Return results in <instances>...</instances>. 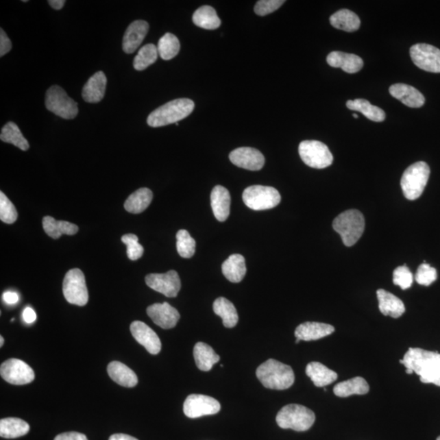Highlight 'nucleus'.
Wrapping results in <instances>:
<instances>
[{
	"label": "nucleus",
	"mask_w": 440,
	"mask_h": 440,
	"mask_svg": "<svg viewBox=\"0 0 440 440\" xmlns=\"http://www.w3.org/2000/svg\"><path fill=\"white\" fill-rule=\"evenodd\" d=\"M400 363L419 375L421 382L440 387V354L438 352L409 348Z\"/></svg>",
	"instance_id": "nucleus-1"
},
{
	"label": "nucleus",
	"mask_w": 440,
	"mask_h": 440,
	"mask_svg": "<svg viewBox=\"0 0 440 440\" xmlns=\"http://www.w3.org/2000/svg\"><path fill=\"white\" fill-rule=\"evenodd\" d=\"M256 375L262 386L279 391L292 387L295 378L291 366L273 359H269L258 367Z\"/></svg>",
	"instance_id": "nucleus-2"
},
{
	"label": "nucleus",
	"mask_w": 440,
	"mask_h": 440,
	"mask_svg": "<svg viewBox=\"0 0 440 440\" xmlns=\"http://www.w3.org/2000/svg\"><path fill=\"white\" fill-rule=\"evenodd\" d=\"M194 102L191 99H177L158 108L151 113L147 123L151 127H161L187 118L194 110Z\"/></svg>",
	"instance_id": "nucleus-3"
},
{
	"label": "nucleus",
	"mask_w": 440,
	"mask_h": 440,
	"mask_svg": "<svg viewBox=\"0 0 440 440\" xmlns=\"http://www.w3.org/2000/svg\"><path fill=\"white\" fill-rule=\"evenodd\" d=\"M334 230L342 237L343 243L350 247L363 235L365 221L360 210H348L341 213L333 222Z\"/></svg>",
	"instance_id": "nucleus-4"
},
{
	"label": "nucleus",
	"mask_w": 440,
	"mask_h": 440,
	"mask_svg": "<svg viewBox=\"0 0 440 440\" xmlns=\"http://www.w3.org/2000/svg\"><path fill=\"white\" fill-rule=\"evenodd\" d=\"M430 174V167L425 162L414 163L405 170L400 184L408 200L413 201L420 197L428 182Z\"/></svg>",
	"instance_id": "nucleus-5"
},
{
	"label": "nucleus",
	"mask_w": 440,
	"mask_h": 440,
	"mask_svg": "<svg viewBox=\"0 0 440 440\" xmlns=\"http://www.w3.org/2000/svg\"><path fill=\"white\" fill-rule=\"evenodd\" d=\"M315 420V413L300 404H288L280 409L277 416V422L280 428L295 431L309 430Z\"/></svg>",
	"instance_id": "nucleus-6"
},
{
	"label": "nucleus",
	"mask_w": 440,
	"mask_h": 440,
	"mask_svg": "<svg viewBox=\"0 0 440 440\" xmlns=\"http://www.w3.org/2000/svg\"><path fill=\"white\" fill-rule=\"evenodd\" d=\"M45 106L47 110L64 119H73L79 113L77 103L57 85L47 90Z\"/></svg>",
	"instance_id": "nucleus-7"
},
{
	"label": "nucleus",
	"mask_w": 440,
	"mask_h": 440,
	"mask_svg": "<svg viewBox=\"0 0 440 440\" xmlns=\"http://www.w3.org/2000/svg\"><path fill=\"white\" fill-rule=\"evenodd\" d=\"M243 198L245 206L254 210L274 208L282 200L277 189L262 185H253L245 188Z\"/></svg>",
	"instance_id": "nucleus-8"
},
{
	"label": "nucleus",
	"mask_w": 440,
	"mask_h": 440,
	"mask_svg": "<svg viewBox=\"0 0 440 440\" xmlns=\"http://www.w3.org/2000/svg\"><path fill=\"white\" fill-rule=\"evenodd\" d=\"M299 153L302 160L310 167L323 169L332 165L333 154L327 145L317 140H304L301 142Z\"/></svg>",
	"instance_id": "nucleus-9"
},
{
	"label": "nucleus",
	"mask_w": 440,
	"mask_h": 440,
	"mask_svg": "<svg viewBox=\"0 0 440 440\" xmlns=\"http://www.w3.org/2000/svg\"><path fill=\"white\" fill-rule=\"evenodd\" d=\"M63 293L68 303L83 307L89 296L83 271L73 269L68 271L63 282Z\"/></svg>",
	"instance_id": "nucleus-10"
},
{
	"label": "nucleus",
	"mask_w": 440,
	"mask_h": 440,
	"mask_svg": "<svg viewBox=\"0 0 440 440\" xmlns=\"http://www.w3.org/2000/svg\"><path fill=\"white\" fill-rule=\"evenodd\" d=\"M0 374L4 380L12 385H25L32 382L34 379L32 367L19 359L3 362L0 367Z\"/></svg>",
	"instance_id": "nucleus-11"
},
{
	"label": "nucleus",
	"mask_w": 440,
	"mask_h": 440,
	"mask_svg": "<svg viewBox=\"0 0 440 440\" xmlns=\"http://www.w3.org/2000/svg\"><path fill=\"white\" fill-rule=\"evenodd\" d=\"M220 404L212 397L193 394L188 395L184 404V413L189 418L214 415L220 411Z\"/></svg>",
	"instance_id": "nucleus-12"
},
{
	"label": "nucleus",
	"mask_w": 440,
	"mask_h": 440,
	"mask_svg": "<svg viewBox=\"0 0 440 440\" xmlns=\"http://www.w3.org/2000/svg\"><path fill=\"white\" fill-rule=\"evenodd\" d=\"M413 62L421 70L440 73V50L432 45L417 44L411 49Z\"/></svg>",
	"instance_id": "nucleus-13"
},
{
	"label": "nucleus",
	"mask_w": 440,
	"mask_h": 440,
	"mask_svg": "<svg viewBox=\"0 0 440 440\" xmlns=\"http://www.w3.org/2000/svg\"><path fill=\"white\" fill-rule=\"evenodd\" d=\"M147 286L168 297H175L181 289V282L177 271L171 270L167 273H152L146 276Z\"/></svg>",
	"instance_id": "nucleus-14"
},
{
	"label": "nucleus",
	"mask_w": 440,
	"mask_h": 440,
	"mask_svg": "<svg viewBox=\"0 0 440 440\" xmlns=\"http://www.w3.org/2000/svg\"><path fill=\"white\" fill-rule=\"evenodd\" d=\"M230 159L235 166L249 171H260L265 163V158L260 151L249 147L232 151Z\"/></svg>",
	"instance_id": "nucleus-15"
},
{
	"label": "nucleus",
	"mask_w": 440,
	"mask_h": 440,
	"mask_svg": "<svg viewBox=\"0 0 440 440\" xmlns=\"http://www.w3.org/2000/svg\"><path fill=\"white\" fill-rule=\"evenodd\" d=\"M130 330L134 339L142 345L147 352L152 355H157L161 352L160 339L145 323L139 321H134L132 323Z\"/></svg>",
	"instance_id": "nucleus-16"
},
{
	"label": "nucleus",
	"mask_w": 440,
	"mask_h": 440,
	"mask_svg": "<svg viewBox=\"0 0 440 440\" xmlns=\"http://www.w3.org/2000/svg\"><path fill=\"white\" fill-rule=\"evenodd\" d=\"M147 314L157 326L164 330L175 327L180 319V315L175 308L168 303L154 304L147 308Z\"/></svg>",
	"instance_id": "nucleus-17"
},
{
	"label": "nucleus",
	"mask_w": 440,
	"mask_h": 440,
	"mask_svg": "<svg viewBox=\"0 0 440 440\" xmlns=\"http://www.w3.org/2000/svg\"><path fill=\"white\" fill-rule=\"evenodd\" d=\"M149 23L145 21H136L129 25L125 32L123 41V49L125 53H135L138 47L144 41L149 32Z\"/></svg>",
	"instance_id": "nucleus-18"
},
{
	"label": "nucleus",
	"mask_w": 440,
	"mask_h": 440,
	"mask_svg": "<svg viewBox=\"0 0 440 440\" xmlns=\"http://www.w3.org/2000/svg\"><path fill=\"white\" fill-rule=\"evenodd\" d=\"M211 208L219 222L226 221L230 214L231 196L226 188L217 185L210 195Z\"/></svg>",
	"instance_id": "nucleus-19"
},
{
	"label": "nucleus",
	"mask_w": 440,
	"mask_h": 440,
	"mask_svg": "<svg viewBox=\"0 0 440 440\" xmlns=\"http://www.w3.org/2000/svg\"><path fill=\"white\" fill-rule=\"evenodd\" d=\"M389 93L397 99L411 108H420L424 106L425 97L415 88L404 84H396L391 86Z\"/></svg>",
	"instance_id": "nucleus-20"
},
{
	"label": "nucleus",
	"mask_w": 440,
	"mask_h": 440,
	"mask_svg": "<svg viewBox=\"0 0 440 440\" xmlns=\"http://www.w3.org/2000/svg\"><path fill=\"white\" fill-rule=\"evenodd\" d=\"M327 63L331 67L341 68L348 73L359 72L364 66L363 60L359 56L337 51L328 55Z\"/></svg>",
	"instance_id": "nucleus-21"
},
{
	"label": "nucleus",
	"mask_w": 440,
	"mask_h": 440,
	"mask_svg": "<svg viewBox=\"0 0 440 440\" xmlns=\"http://www.w3.org/2000/svg\"><path fill=\"white\" fill-rule=\"evenodd\" d=\"M334 326L325 323L305 322L297 327L295 337L303 341L318 340L334 333Z\"/></svg>",
	"instance_id": "nucleus-22"
},
{
	"label": "nucleus",
	"mask_w": 440,
	"mask_h": 440,
	"mask_svg": "<svg viewBox=\"0 0 440 440\" xmlns=\"http://www.w3.org/2000/svg\"><path fill=\"white\" fill-rule=\"evenodd\" d=\"M107 79L105 73L99 71L90 77L84 85L83 93L84 100L88 103H98L105 97Z\"/></svg>",
	"instance_id": "nucleus-23"
},
{
	"label": "nucleus",
	"mask_w": 440,
	"mask_h": 440,
	"mask_svg": "<svg viewBox=\"0 0 440 440\" xmlns=\"http://www.w3.org/2000/svg\"><path fill=\"white\" fill-rule=\"evenodd\" d=\"M378 308L384 316L392 318H399L405 313V307L402 300H400L390 292L385 290L377 291Z\"/></svg>",
	"instance_id": "nucleus-24"
},
{
	"label": "nucleus",
	"mask_w": 440,
	"mask_h": 440,
	"mask_svg": "<svg viewBox=\"0 0 440 440\" xmlns=\"http://www.w3.org/2000/svg\"><path fill=\"white\" fill-rule=\"evenodd\" d=\"M224 277L232 283H239L247 274L245 258L239 254H232L222 265Z\"/></svg>",
	"instance_id": "nucleus-25"
},
{
	"label": "nucleus",
	"mask_w": 440,
	"mask_h": 440,
	"mask_svg": "<svg viewBox=\"0 0 440 440\" xmlns=\"http://www.w3.org/2000/svg\"><path fill=\"white\" fill-rule=\"evenodd\" d=\"M108 374L112 380L124 387H134L137 385L138 378L135 372L126 365L113 361L108 365Z\"/></svg>",
	"instance_id": "nucleus-26"
},
{
	"label": "nucleus",
	"mask_w": 440,
	"mask_h": 440,
	"mask_svg": "<svg viewBox=\"0 0 440 440\" xmlns=\"http://www.w3.org/2000/svg\"><path fill=\"white\" fill-rule=\"evenodd\" d=\"M306 374L317 387L330 385L338 379V374L334 371L328 369L319 362H310L306 368Z\"/></svg>",
	"instance_id": "nucleus-27"
},
{
	"label": "nucleus",
	"mask_w": 440,
	"mask_h": 440,
	"mask_svg": "<svg viewBox=\"0 0 440 440\" xmlns=\"http://www.w3.org/2000/svg\"><path fill=\"white\" fill-rule=\"evenodd\" d=\"M194 359L197 368L205 372H208L215 364L218 363L220 356L208 344L197 343L193 349Z\"/></svg>",
	"instance_id": "nucleus-28"
},
{
	"label": "nucleus",
	"mask_w": 440,
	"mask_h": 440,
	"mask_svg": "<svg viewBox=\"0 0 440 440\" xmlns=\"http://www.w3.org/2000/svg\"><path fill=\"white\" fill-rule=\"evenodd\" d=\"M153 192L149 188H141L131 194L125 201V210L129 213L140 214L143 212L153 200Z\"/></svg>",
	"instance_id": "nucleus-29"
},
{
	"label": "nucleus",
	"mask_w": 440,
	"mask_h": 440,
	"mask_svg": "<svg viewBox=\"0 0 440 440\" xmlns=\"http://www.w3.org/2000/svg\"><path fill=\"white\" fill-rule=\"evenodd\" d=\"M332 27L347 32H354L360 29V20L355 12L348 10L336 12L330 19Z\"/></svg>",
	"instance_id": "nucleus-30"
},
{
	"label": "nucleus",
	"mask_w": 440,
	"mask_h": 440,
	"mask_svg": "<svg viewBox=\"0 0 440 440\" xmlns=\"http://www.w3.org/2000/svg\"><path fill=\"white\" fill-rule=\"evenodd\" d=\"M29 431V425L20 418L8 417L0 421V437L2 438H19L27 435Z\"/></svg>",
	"instance_id": "nucleus-31"
},
{
	"label": "nucleus",
	"mask_w": 440,
	"mask_h": 440,
	"mask_svg": "<svg viewBox=\"0 0 440 440\" xmlns=\"http://www.w3.org/2000/svg\"><path fill=\"white\" fill-rule=\"evenodd\" d=\"M42 227L47 235L53 239H58L62 235H75L79 231L76 224L67 221H58L51 217L42 219Z\"/></svg>",
	"instance_id": "nucleus-32"
},
{
	"label": "nucleus",
	"mask_w": 440,
	"mask_h": 440,
	"mask_svg": "<svg viewBox=\"0 0 440 440\" xmlns=\"http://www.w3.org/2000/svg\"><path fill=\"white\" fill-rule=\"evenodd\" d=\"M369 391L368 382L361 377H356L349 379L347 381L339 382L334 387L335 395L342 397V398L352 395H365Z\"/></svg>",
	"instance_id": "nucleus-33"
},
{
	"label": "nucleus",
	"mask_w": 440,
	"mask_h": 440,
	"mask_svg": "<svg viewBox=\"0 0 440 440\" xmlns=\"http://www.w3.org/2000/svg\"><path fill=\"white\" fill-rule=\"evenodd\" d=\"M213 309L215 314L222 318L223 326L234 328L239 322V317L235 306L225 297H220L215 301Z\"/></svg>",
	"instance_id": "nucleus-34"
},
{
	"label": "nucleus",
	"mask_w": 440,
	"mask_h": 440,
	"mask_svg": "<svg viewBox=\"0 0 440 440\" xmlns=\"http://www.w3.org/2000/svg\"><path fill=\"white\" fill-rule=\"evenodd\" d=\"M347 107L349 110L360 112L365 117L374 122L381 123L386 119V114L380 108L373 106L365 99H356L348 101Z\"/></svg>",
	"instance_id": "nucleus-35"
},
{
	"label": "nucleus",
	"mask_w": 440,
	"mask_h": 440,
	"mask_svg": "<svg viewBox=\"0 0 440 440\" xmlns=\"http://www.w3.org/2000/svg\"><path fill=\"white\" fill-rule=\"evenodd\" d=\"M193 23L197 27L205 29H217L221 25V21L217 11L210 6H202L198 8L193 16Z\"/></svg>",
	"instance_id": "nucleus-36"
},
{
	"label": "nucleus",
	"mask_w": 440,
	"mask_h": 440,
	"mask_svg": "<svg viewBox=\"0 0 440 440\" xmlns=\"http://www.w3.org/2000/svg\"><path fill=\"white\" fill-rule=\"evenodd\" d=\"M0 139L5 143L14 145L23 151H27L29 148L28 141L23 136L19 126L12 122L8 123L2 128Z\"/></svg>",
	"instance_id": "nucleus-37"
},
{
	"label": "nucleus",
	"mask_w": 440,
	"mask_h": 440,
	"mask_svg": "<svg viewBox=\"0 0 440 440\" xmlns=\"http://www.w3.org/2000/svg\"><path fill=\"white\" fill-rule=\"evenodd\" d=\"M180 50V41L174 34L167 33L158 41V55L163 60L173 59L178 55Z\"/></svg>",
	"instance_id": "nucleus-38"
},
{
	"label": "nucleus",
	"mask_w": 440,
	"mask_h": 440,
	"mask_svg": "<svg viewBox=\"0 0 440 440\" xmlns=\"http://www.w3.org/2000/svg\"><path fill=\"white\" fill-rule=\"evenodd\" d=\"M158 57V47L149 44L142 47L133 60V66L136 71H144L156 62Z\"/></svg>",
	"instance_id": "nucleus-39"
},
{
	"label": "nucleus",
	"mask_w": 440,
	"mask_h": 440,
	"mask_svg": "<svg viewBox=\"0 0 440 440\" xmlns=\"http://www.w3.org/2000/svg\"><path fill=\"white\" fill-rule=\"evenodd\" d=\"M176 248L180 256L189 258L194 256L196 249V241L187 230H181L176 234Z\"/></svg>",
	"instance_id": "nucleus-40"
},
{
	"label": "nucleus",
	"mask_w": 440,
	"mask_h": 440,
	"mask_svg": "<svg viewBox=\"0 0 440 440\" xmlns=\"http://www.w3.org/2000/svg\"><path fill=\"white\" fill-rule=\"evenodd\" d=\"M0 219L8 224L15 223L17 219L14 205L3 192H0Z\"/></svg>",
	"instance_id": "nucleus-41"
},
{
	"label": "nucleus",
	"mask_w": 440,
	"mask_h": 440,
	"mask_svg": "<svg viewBox=\"0 0 440 440\" xmlns=\"http://www.w3.org/2000/svg\"><path fill=\"white\" fill-rule=\"evenodd\" d=\"M123 243L126 245L127 254L131 260H139L143 256L144 247L139 243V239L135 234H126L122 237Z\"/></svg>",
	"instance_id": "nucleus-42"
},
{
	"label": "nucleus",
	"mask_w": 440,
	"mask_h": 440,
	"mask_svg": "<svg viewBox=\"0 0 440 440\" xmlns=\"http://www.w3.org/2000/svg\"><path fill=\"white\" fill-rule=\"evenodd\" d=\"M413 277L411 271L406 265L397 267L393 273V283L402 290H408L412 286Z\"/></svg>",
	"instance_id": "nucleus-43"
},
{
	"label": "nucleus",
	"mask_w": 440,
	"mask_h": 440,
	"mask_svg": "<svg viewBox=\"0 0 440 440\" xmlns=\"http://www.w3.org/2000/svg\"><path fill=\"white\" fill-rule=\"evenodd\" d=\"M415 279L421 286H429L437 280V271L429 265L422 264L418 267Z\"/></svg>",
	"instance_id": "nucleus-44"
},
{
	"label": "nucleus",
	"mask_w": 440,
	"mask_h": 440,
	"mask_svg": "<svg viewBox=\"0 0 440 440\" xmlns=\"http://www.w3.org/2000/svg\"><path fill=\"white\" fill-rule=\"evenodd\" d=\"M284 3L283 0H261L254 7V12L258 16H266L278 10Z\"/></svg>",
	"instance_id": "nucleus-45"
},
{
	"label": "nucleus",
	"mask_w": 440,
	"mask_h": 440,
	"mask_svg": "<svg viewBox=\"0 0 440 440\" xmlns=\"http://www.w3.org/2000/svg\"><path fill=\"white\" fill-rule=\"evenodd\" d=\"M12 49V42L8 38L3 29L0 30V57H3L4 55L10 53Z\"/></svg>",
	"instance_id": "nucleus-46"
},
{
	"label": "nucleus",
	"mask_w": 440,
	"mask_h": 440,
	"mask_svg": "<svg viewBox=\"0 0 440 440\" xmlns=\"http://www.w3.org/2000/svg\"><path fill=\"white\" fill-rule=\"evenodd\" d=\"M54 440H88L85 435L79 432H66L58 435Z\"/></svg>",
	"instance_id": "nucleus-47"
},
{
	"label": "nucleus",
	"mask_w": 440,
	"mask_h": 440,
	"mask_svg": "<svg viewBox=\"0 0 440 440\" xmlns=\"http://www.w3.org/2000/svg\"><path fill=\"white\" fill-rule=\"evenodd\" d=\"M3 301L8 305H14L19 303V293L12 291H6L3 293Z\"/></svg>",
	"instance_id": "nucleus-48"
},
{
	"label": "nucleus",
	"mask_w": 440,
	"mask_h": 440,
	"mask_svg": "<svg viewBox=\"0 0 440 440\" xmlns=\"http://www.w3.org/2000/svg\"><path fill=\"white\" fill-rule=\"evenodd\" d=\"M23 318L25 323H33L37 320V315L32 308L27 307L23 310Z\"/></svg>",
	"instance_id": "nucleus-49"
},
{
	"label": "nucleus",
	"mask_w": 440,
	"mask_h": 440,
	"mask_svg": "<svg viewBox=\"0 0 440 440\" xmlns=\"http://www.w3.org/2000/svg\"><path fill=\"white\" fill-rule=\"evenodd\" d=\"M49 5L56 10H60L64 7L66 1L64 0H50Z\"/></svg>",
	"instance_id": "nucleus-50"
},
{
	"label": "nucleus",
	"mask_w": 440,
	"mask_h": 440,
	"mask_svg": "<svg viewBox=\"0 0 440 440\" xmlns=\"http://www.w3.org/2000/svg\"><path fill=\"white\" fill-rule=\"evenodd\" d=\"M109 440H138V439L128 435L115 434V435H111Z\"/></svg>",
	"instance_id": "nucleus-51"
},
{
	"label": "nucleus",
	"mask_w": 440,
	"mask_h": 440,
	"mask_svg": "<svg viewBox=\"0 0 440 440\" xmlns=\"http://www.w3.org/2000/svg\"><path fill=\"white\" fill-rule=\"evenodd\" d=\"M3 343H4V339L1 336V337H0V347H3Z\"/></svg>",
	"instance_id": "nucleus-52"
},
{
	"label": "nucleus",
	"mask_w": 440,
	"mask_h": 440,
	"mask_svg": "<svg viewBox=\"0 0 440 440\" xmlns=\"http://www.w3.org/2000/svg\"><path fill=\"white\" fill-rule=\"evenodd\" d=\"M406 373L408 374H413V371L412 369H407Z\"/></svg>",
	"instance_id": "nucleus-53"
},
{
	"label": "nucleus",
	"mask_w": 440,
	"mask_h": 440,
	"mask_svg": "<svg viewBox=\"0 0 440 440\" xmlns=\"http://www.w3.org/2000/svg\"><path fill=\"white\" fill-rule=\"evenodd\" d=\"M353 117L355 119H358V115L356 114H354Z\"/></svg>",
	"instance_id": "nucleus-54"
},
{
	"label": "nucleus",
	"mask_w": 440,
	"mask_h": 440,
	"mask_svg": "<svg viewBox=\"0 0 440 440\" xmlns=\"http://www.w3.org/2000/svg\"><path fill=\"white\" fill-rule=\"evenodd\" d=\"M300 341H301L300 339H297L296 341H295V343H299L300 342Z\"/></svg>",
	"instance_id": "nucleus-55"
},
{
	"label": "nucleus",
	"mask_w": 440,
	"mask_h": 440,
	"mask_svg": "<svg viewBox=\"0 0 440 440\" xmlns=\"http://www.w3.org/2000/svg\"><path fill=\"white\" fill-rule=\"evenodd\" d=\"M437 440H440V437H439Z\"/></svg>",
	"instance_id": "nucleus-56"
}]
</instances>
